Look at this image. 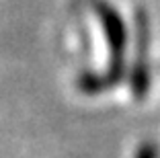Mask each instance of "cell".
I'll return each instance as SVG.
<instances>
[{"label": "cell", "instance_id": "obj_1", "mask_svg": "<svg viewBox=\"0 0 160 158\" xmlns=\"http://www.w3.org/2000/svg\"><path fill=\"white\" fill-rule=\"evenodd\" d=\"M94 10H97V14H99V19H101V25L105 29V37H107V43H109V54H111L107 78L111 84H115L117 80H121V74H123L125 25H123L119 13L109 2H105V0H97L94 2Z\"/></svg>", "mask_w": 160, "mask_h": 158}, {"label": "cell", "instance_id": "obj_2", "mask_svg": "<svg viewBox=\"0 0 160 158\" xmlns=\"http://www.w3.org/2000/svg\"><path fill=\"white\" fill-rule=\"evenodd\" d=\"M144 47H146V21L140 14V62L132 70V90L138 99H142L150 84V74H148L146 62H144Z\"/></svg>", "mask_w": 160, "mask_h": 158}, {"label": "cell", "instance_id": "obj_3", "mask_svg": "<svg viewBox=\"0 0 160 158\" xmlns=\"http://www.w3.org/2000/svg\"><path fill=\"white\" fill-rule=\"evenodd\" d=\"M109 78L107 76H101V74H92V72H84L80 74L78 78V89L82 93H88V94H94V93H101L109 86Z\"/></svg>", "mask_w": 160, "mask_h": 158}, {"label": "cell", "instance_id": "obj_4", "mask_svg": "<svg viewBox=\"0 0 160 158\" xmlns=\"http://www.w3.org/2000/svg\"><path fill=\"white\" fill-rule=\"evenodd\" d=\"M136 158H158V148H156V144H144L138 150Z\"/></svg>", "mask_w": 160, "mask_h": 158}]
</instances>
